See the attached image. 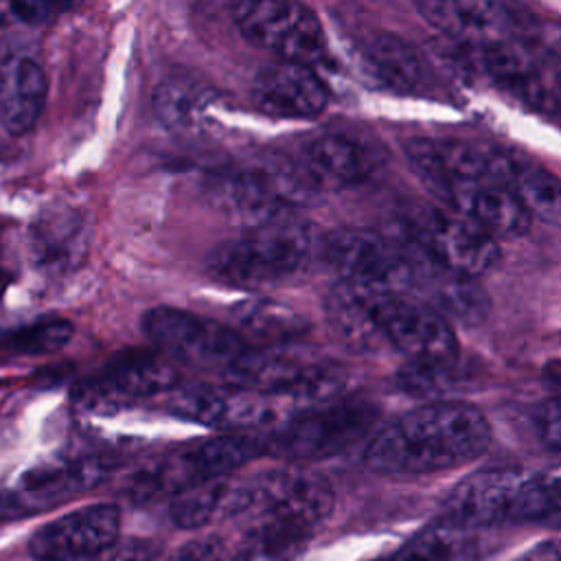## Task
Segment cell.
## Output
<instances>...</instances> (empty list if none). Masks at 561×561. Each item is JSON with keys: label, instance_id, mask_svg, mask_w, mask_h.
<instances>
[{"label": "cell", "instance_id": "cell-1", "mask_svg": "<svg viewBox=\"0 0 561 561\" xmlns=\"http://www.w3.org/2000/svg\"><path fill=\"white\" fill-rule=\"evenodd\" d=\"M331 508V484L305 469H270L237 480L228 513L239 524L234 561H291Z\"/></svg>", "mask_w": 561, "mask_h": 561}, {"label": "cell", "instance_id": "cell-2", "mask_svg": "<svg viewBox=\"0 0 561 561\" xmlns=\"http://www.w3.org/2000/svg\"><path fill=\"white\" fill-rule=\"evenodd\" d=\"M489 443V421L471 403H423L377 427L364 462L383 476H425L476 460Z\"/></svg>", "mask_w": 561, "mask_h": 561}, {"label": "cell", "instance_id": "cell-3", "mask_svg": "<svg viewBox=\"0 0 561 561\" xmlns=\"http://www.w3.org/2000/svg\"><path fill=\"white\" fill-rule=\"evenodd\" d=\"M440 515L469 530L506 524L561 530V471L517 467L476 471L449 491Z\"/></svg>", "mask_w": 561, "mask_h": 561}, {"label": "cell", "instance_id": "cell-4", "mask_svg": "<svg viewBox=\"0 0 561 561\" xmlns=\"http://www.w3.org/2000/svg\"><path fill=\"white\" fill-rule=\"evenodd\" d=\"M311 248L309 224L298 213H289L219 243L206 267L224 285L261 291L296 276L307 265Z\"/></svg>", "mask_w": 561, "mask_h": 561}, {"label": "cell", "instance_id": "cell-5", "mask_svg": "<svg viewBox=\"0 0 561 561\" xmlns=\"http://www.w3.org/2000/svg\"><path fill=\"white\" fill-rule=\"evenodd\" d=\"M265 454L263 436L219 434L175 451H169L142 467L129 482V495L138 502L175 495L199 484L230 478L237 469Z\"/></svg>", "mask_w": 561, "mask_h": 561}, {"label": "cell", "instance_id": "cell-6", "mask_svg": "<svg viewBox=\"0 0 561 561\" xmlns=\"http://www.w3.org/2000/svg\"><path fill=\"white\" fill-rule=\"evenodd\" d=\"M287 346L248 348L224 373L226 383L274 397L300 410L342 397L346 373L340 364Z\"/></svg>", "mask_w": 561, "mask_h": 561}, {"label": "cell", "instance_id": "cell-7", "mask_svg": "<svg viewBox=\"0 0 561 561\" xmlns=\"http://www.w3.org/2000/svg\"><path fill=\"white\" fill-rule=\"evenodd\" d=\"M322 256L342 283L414 298L419 252L403 239L368 228H340L327 234Z\"/></svg>", "mask_w": 561, "mask_h": 561}, {"label": "cell", "instance_id": "cell-8", "mask_svg": "<svg viewBox=\"0 0 561 561\" xmlns=\"http://www.w3.org/2000/svg\"><path fill=\"white\" fill-rule=\"evenodd\" d=\"M379 410L362 397H335L296 412L265 440V454L287 460H324L373 434Z\"/></svg>", "mask_w": 561, "mask_h": 561}, {"label": "cell", "instance_id": "cell-9", "mask_svg": "<svg viewBox=\"0 0 561 561\" xmlns=\"http://www.w3.org/2000/svg\"><path fill=\"white\" fill-rule=\"evenodd\" d=\"M403 241L427 261L462 278L473 280L500 259L497 239L449 208H412L403 217Z\"/></svg>", "mask_w": 561, "mask_h": 561}, {"label": "cell", "instance_id": "cell-10", "mask_svg": "<svg viewBox=\"0 0 561 561\" xmlns=\"http://www.w3.org/2000/svg\"><path fill=\"white\" fill-rule=\"evenodd\" d=\"M142 331L164 357L197 368H219L221 373L250 348L232 327L167 305L142 316Z\"/></svg>", "mask_w": 561, "mask_h": 561}, {"label": "cell", "instance_id": "cell-11", "mask_svg": "<svg viewBox=\"0 0 561 561\" xmlns=\"http://www.w3.org/2000/svg\"><path fill=\"white\" fill-rule=\"evenodd\" d=\"M355 287L364 296L383 346L397 348L408 362L458 357V340L449 318L410 296Z\"/></svg>", "mask_w": 561, "mask_h": 561}, {"label": "cell", "instance_id": "cell-12", "mask_svg": "<svg viewBox=\"0 0 561 561\" xmlns=\"http://www.w3.org/2000/svg\"><path fill=\"white\" fill-rule=\"evenodd\" d=\"M234 24L252 46L283 61L313 66L327 57V35L316 11L291 0H252L234 7Z\"/></svg>", "mask_w": 561, "mask_h": 561}, {"label": "cell", "instance_id": "cell-13", "mask_svg": "<svg viewBox=\"0 0 561 561\" xmlns=\"http://www.w3.org/2000/svg\"><path fill=\"white\" fill-rule=\"evenodd\" d=\"M283 405L274 397L232 383L178 386L167 394L169 412L224 434H245L248 430L270 425L280 416Z\"/></svg>", "mask_w": 561, "mask_h": 561}, {"label": "cell", "instance_id": "cell-14", "mask_svg": "<svg viewBox=\"0 0 561 561\" xmlns=\"http://www.w3.org/2000/svg\"><path fill=\"white\" fill-rule=\"evenodd\" d=\"M180 373L158 353H129L79 388L81 405L101 412L142 399L167 397L178 388Z\"/></svg>", "mask_w": 561, "mask_h": 561}, {"label": "cell", "instance_id": "cell-15", "mask_svg": "<svg viewBox=\"0 0 561 561\" xmlns=\"http://www.w3.org/2000/svg\"><path fill=\"white\" fill-rule=\"evenodd\" d=\"M118 533V506L90 504L39 526L28 539V550L37 561L83 559L114 546Z\"/></svg>", "mask_w": 561, "mask_h": 561}, {"label": "cell", "instance_id": "cell-16", "mask_svg": "<svg viewBox=\"0 0 561 561\" xmlns=\"http://www.w3.org/2000/svg\"><path fill=\"white\" fill-rule=\"evenodd\" d=\"M445 206L489 234L517 237L530 226V215L508 186L489 178H447L427 182Z\"/></svg>", "mask_w": 561, "mask_h": 561}, {"label": "cell", "instance_id": "cell-17", "mask_svg": "<svg viewBox=\"0 0 561 561\" xmlns=\"http://www.w3.org/2000/svg\"><path fill=\"white\" fill-rule=\"evenodd\" d=\"M298 162L322 191L368 180L383 164V153L375 142L357 134L327 129L302 142Z\"/></svg>", "mask_w": 561, "mask_h": 561}, {"label": "cell", "instance_id": "cell-18", "mask_svg": "<svg viewBox=\"0 0 561 561\" xmlns=\"http://www.w3.org/2000/svg\"><path fill=\"white\" fill-rule=\"evenodd\" d=\"M252 101L265 116L313 118L324 112L329 88L313 66L276 59L256 72Z\"/></svg>", "mask_w": 561, "mask_h": 561}, {"label": "cell", "instance_id": "cell-19", "mask_svg": "<svg viewBox=\"0 0 561 561\" xmlns=\"http://www.w3.org/2000/svg\"><path fill=\"white\" fill-rule=\"evenodd\" d=\"M90 250V226L81 210L53 204L39 210L26 230V254L42 274L77 270Z\"/></svg>", "mask_w": 561, "mask_h": 561}, {"label": "cell", "instance_id": "cell-20", "mask_svg": "<svg viewBox=\"0 0 561 561\" xmlns=\"http://www.w3.org/2000/svg\"><path fill=\"white\" fill-rule=\"evenodd\" d=\"M204 193L208 204L219 215L232 224H239L243 230L296 213L291 206H287L259 167L243 171H219L208 178Z\"/></svg>", "mask_w": 561, "mask_h": 561}, {"label": "cell", "instance_id": "cell-21", "mask_svg": "<svg viewBox=\"0 0 561 561\" xmlns=\"http://www.w3.org/2000/svg\"><path fill=\"white\" fill-rule=\"evenodd\" d=\"M110 469L112 465L103 456H81L44 465L26 473L13 493L0 497V515H20L64 502L99 484Z\"/></svg>", "mask_w": 561, "mask_h": 561}, {"label": "cell", "instance_id": "cell-22", "mask_svg": "<svg viewBox=\"0 0 561 561\" xmlns=\"http://www.w3.org/2000/svg\"><path fill=\"white\" fill-rule=\"evenodd\" d=\"M421 15L465 48H482L522 33L519 20L502 2L486 0H425Z\"/></svg>", "mask_w": 561, "mask_h": 561}, {"label": "cell", "instance_id": "cell-23", "mask_svg": "<svg viewBox=\"0 0 561 561\" xmlns=\"http://www.w3.org/2000/svg\"><path fill=\"white\" fill-rule=\"evenodd\" d=\"M46 92V70L33 48H9L0 57V127L7 134L22 136L37 125Z\"/></svg>", "mask_w": 561, "mask_h": 561}, {"label": "cell", "instance_id": "cell-24", "mask_svg": "<svg viewBox=\"0 0 561 561\" xmlns=\"http://www.w3.org/2000/svg\"><path fill=\"white\" fill-rule=\"evenodd\" d=\"M362 68L379 85L412 94L430 85V68L410 42L394 33H373L359 46Z\"/></svg>", "mask_w": 561, "mask_h": 561}, {"label": "cell", "instance_id": "cell-25", "mask_svg": "<svg viewBox=\"0 0 561 561\" xmlns=\"http://www.w3.org/2000/svg\"><path fill=\"white\" fill-rule=\"evenodd\" d=\"M217 92L193 75H171L151 94V114L167 131L188 134L202 127Z\"/></svg>", "mask_w": 561, "mask_h": 561}, {"label": "cell", "instance_id": "cell-26", "mask_svg": "<svg viewBox=\"0 0 561 561\" xmlns=\"http://www.w3.org/2000/svg\"><path fill=\"white\" fill-rule=\"evenodd\" d=\"M370 561H480L476 530L438 517L390 552Z\"/></svg>", "mask_w": 561, "mask_h": 561}, {"label": "cell", "instance_id": "cell-27", "mask_svg": "<svg viewBox=\"0 0 561 561\" xmlns=\"http://www.w3.org/2000/svg\"><path fill=\"white\" fill-rule=\"evenodd\" d=\"M232 329L261 346H287L309 329L307 320L287 305L270 298H250L232 309Z\"/></svg>", "mask_w": 561, "mask_h": 561}, {"label": "cell", "instance_id": "cell-28", "mask_svg": "<svg viewBox=\"0 0 561 561\" xmlns=\"http://www.w3.org/2000/svg\"><path fill=\"white\" fill-rule=\"evenodd\" d=\"M504 184L522 202L530 217L561 226V178L552 171L508 156Z\"/></svg>", "mask_w": 561, "mask_h": 561}, {"label": "cell", "instance_id": "cell-29", "mask_svg": "<svg viewBox=\"0 0 561 561\" xmlns=\"http://www.w3.org/2000/svg\"><path fill=\"white\" fill-rule=\"evenodd\" d=\"M473 379V370L460 357L408 362L397 375L399 388L416 399H425V403L456 401L454 397L469 390Z\"/></svg>", "mask_w": 561, "mask_h": 561}, {"label": "cell", "instance_id": "cell-30", "mask_svg": "<svg viewBox=\"0 0 561 561\" xmlns=\"http://www.w3.org/2000/svg\"><path fill=\"white\" fill-rule=\"evenodd\" d=\"M234 493V480L221 478L188 489L171 500L169 515L180 528H199L213 519L228 517Z\"/></svg>", "mask_w": 561, "mask_h": 561}, {"label": "cell", "instance_id": "cell-31", "mask_svg": "<svg viewBox=\"0 0 561 561\" xmlns=\"http://www.w3.org/2000/svg\"><path fill=\"white\" fill-rule=\"evenodd\" d=\"M75 333L64 318H39L0 335V348L18 355H42L61 351Z\"/></svg>", "mask_w": 561, "mask_h": 561}, {"label": "cell", "instance_id": "cell-32", "mask_svg": "<svg viewBox=\"0 0 561 561\" xmlns=\"http://www.w3.org/2000/svg\"><path fill=\"white\" fill-rule=\"evenodd\" d=\"M167 561H234V554L226 539L208 535L182 543Z\"/></svg>", "mask_w": 561, "mask_h": 561}, {"label": "cell", "instance_id": "cell-33", "mask_svg": "<svg viewBox=\"0 0 561 561\" xmlns=\"http://www.w3.org/2000/svg\"><path fill=\"white\" fill-rule=\"evenodd\" d=\"M66 9H68L66 4H57V2H7V4H0V20L22 22V24H42Z\"/></svg>", "mask_w": 561, "mask_h": 561}, {"label": "cell", "instance_id": "cell-34", "mask_svg": "<svg viewBox=\"0 0 561 561\" xmlns=\"http://www.w3.org/2000/svg\"><path fill=\"white\" fill-rule=\"evenodd\" d=\"M535 425L541 440L561 454V397L548 399L539 405L535 414Z\"/></svg>", "mask_w": 561, "mask_h": 561}, {"label": "cell", "instance_id": "cell-35", "mask_svg": "<svg viewBox=\"0 0 561 561\" xmlns=\"http://www.w3.org/2000/svg\"><path fill=\"white\" fill-rule=\"evenodd\" d=\"M528 35L533 37V42L537 44V48L546 57L548 66L552 68V72L561 81V26L546 24V26H539V28L530 31Z\"/></svg>", "mask_w": 561, "mask_h": 561}, {"label": "cell", "instance_id": "cell-36", "mask_svg": "<svg viewBox=\"0 0 561 561\" xmlns=\"http://www.w3.org/2000/svg\"><path fill=\"white\" fill-rule=\"evenodd\" d=\"M515 561H561V537L546 539L524 554H519Z\"/></svg>", "mask_w": 561, "mask_h": 561}, {"label": "cell", "instance_id": "cell-37", "mask_svg": "<svg viewBox=\"0 0 561 561\" xmlns=\"http://www.w3.org/2000/svg\"><path fill=\"white\" fill-rule=\"evenodd\" d=\"M59 561H103V552L94 554V557H83V559H59Z\"/></svg>", "mask_w": 561, "mask_h": 561}]
</instances>
